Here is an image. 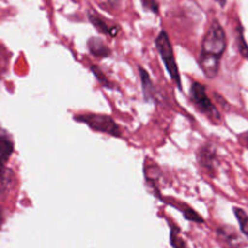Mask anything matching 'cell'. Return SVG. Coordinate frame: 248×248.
Here are the masks:
<instances>
[{"instance_id":"obj_1","label":"cell","mask_w":248,"mask_h":248,"mask_svg":"<svg viewBox=\"0 0 248 248\" xmlns=\"http://www.w3.org/2000/svg\"><path fill=\"white\" fill-rule=\"evenodd\" d=\"M226 49L225 31L217 20L212 21L202 40L200 67L207 78H216L220 68V59Z\"/></svg>"},{"instance_id":"obj_2","label":"cell","mask_w":248,"mask_h":248,"mask_svg":"<svg viewBox=\"0 0 248 248\" xmlns=\"http://www.w3.org/2000/svg\"><path fill=\"white\" fill-rule=\"evenodd\" d=\"M155 45L158 51L159 56H161L162 61H163L166 70L168 71L169 76H170L171 80L176 84L179 89H181V78L180 73H179L178 63H176L175 56H174V50L171 46L170 39H169L168 34L166 31H161L157 38L155 39Z\"/></svg>"},{"instance_id":"obj_3","label":"cell","mask_w":248,"mask_h":248,"mask_svg":"<svg viewBox=\"0 0 248 248\" xmlns=\"http://www.w3.org/2000/svg\"><path fill=\"white\" fill-rule=\"evenodd\" d=\"M73 118L80 123L87 124L90 129L95 132L104 133V134L111 135L113 138H123L121 128L114 122L112 117L102 113H80L76 114Z\"/></svg>"},{"instance_id":"obj_4","label":"cell","mask_w":248,"mask_h":248,"mask_svg":"<svg viewBox=\"0 0 248 248\" xmlns=\"http://www.w3.org/2000/svg\"><path fill=\"white\" fill-rule=\"evenodd\" d=\"M190 97L195 106L216 125H218L221 122V116L219 113L216 105L211 101V99L207 95V89L203 84L199 82H192L190 87Z\"/></svg>"},{"instance_id":"obj_5","label":"cell","mask_w":248,"mask_h":248,"mask_svg":"<svg viewBox=\"0 0 248 248\" xmlns=\"http://www.w3.org/2000/svg\"><path fill=\"white\" fill-rule=\"evenodd\" d=\"M217 237L223 248H243L245 241L235 228L229 225H223L217 229Z\"/></svg>"},{"instance_id":"obj_6","label":"cell","mask_w":248,"mask_h":248,"mask_svg":"<svg viewBox=\"0 0 248 248\" xmlns=\"http://www.w3.org/2000/svg\"><path fill=\"white\" fill-rule=\"evenodd\" d=\"M14 152V141L11 135L0 127V184L3 181L6 171V163Z\"/></svg>"},{"instance_id":"obj_7","label":"cell","mask_w":248,"mask_h":248,"mask_svg":"<svg viewBox=\"0 0 248 248\" xmlns=\"http://www.w3.org/2000/svg\"><path fill=\"white\" fill-rule=\"evenodd\" d=\"M197 159H199L200 166L207 171L209 176H216L217 171V155L216 150L211 145H204L200 147L197 152Z\"/></svg>"},{"instance_id":"obj_8","label":"cell","mask_w":248,"mask_h":248,"mask_svg":"<svg viewBox=\"0 0 248 248\" xmlns=\"http://www.w3.org/2000/svg\"><path fill=\"white\" fill-rule=\"evenodd\" d=\"M88 18H89L90 23L94 26L95 28L97 30V32L101 33V34H106L109 35V37H116L119 32V26H109L107 23V21L105 20L102 16H100L99 14L95 13V11L90 10L88 13Z\"/></svg>"},{"instance_id":"obj_9","label":"cell","mask_w":248,"mask_h":248,"mask_svg":"<svg viewBox=\"0 0 248 248\" xmlns=\"http://www.w3.org/2000/svg\"><path fill=\"white\" fill-rule=\"evenodd\" d=\"M139 75L140 80H141V87H142V94H144V99L146 101H156L159 97L158 92H157L156 87H155L154 82L150 78V75L144 67L139 66Z\"/></svg>"},{"instance_id":"obj_10","label":"cell","mask_w":248,"mask_h":248,"mask_svg":"<svg viewBox=\"0 0 248 248\" xmlns=\"http://www.w3.org/2000/svg\"><path fill=\"white\" fill-rule=\"evenodd\" d=\"M88 50L90 54L95 57H108L111 55V49L105 44L101 38L93 37L89 38L87 42Z\"/></svg>"},{"instance_id":"obj_11","label":"cell","mask_w":248,"mask_h":248,"mask_svg":"<svg viewBox=\"0 0 248 248\" xmlns=\"http://www.w3.org/2000/svg\"><path fill=\"white\" fill-rule=\"evenodd\" d=\"M167 203H169L170 206L176 207L179 211H181V213H184V216H185L186 219H189V220H191V221H195V223H203V218H202V217H200L199 214H197L194 209L190 208L187 204L183 203V202H178V203L167 202Z\"/></svg>"},{"instance_id":"obj_12","label":"cell","mask_w":248,"mask_h":248,"mask_svg":"<svg viewBox=\"0 0 248 248\" xmlns=\"http://www.w3.org/2000/svg\"><path fill=\"white\" fill-rule=\"evenodd\" d=\"M233 213H235V217L237 218L238 224H240L241 231L248 238V214L242 208H238V207L233 208Z\"/></svg>"},{"instance_id":"obj_13","label":"cell","mask_w":248,"mask_h":248,"mask_svg":"<svg viewBox=\"0 0 248 248\" xmlns=\"http://www.w3.org/2000/svg\"><path fill=\"white\" fill-rule=\"evenodd\" d=\"M237 47L241 56L248 60V44L246 43L245 37H243V30L241 28V26H238L237 28Z\"/></svg>"},{"instance_id":"obj_14","label":"cell","mask_w":248,"mask_h":248,"mask_svg":"<svg viewBox=\"0 0 248 248\" xmlns=\"http://www.w3.org/2000/svg\"><path fill=\"white\" fill-rule=\"evenodd\" d=\"M90 70H92V72L94 73V76L96 77L97 82L101 83L102 87H106V88H108V89H113V84H112V83L107 79L106 76L104 75V72H102V71L100 70L97 66L92 65L90 66Z\"/></svg>"},{"instance_id":"obj_15","label":"cell","mask_w":248,"mask_h":248,"mask_svg":"<svg viewBox=\"0 0 248 248\" xmlns=\"http://www.w3.org/2000/svg\"><path fill=\"white\" fill-rule=\"evenodd\" d=\"M170 242L174 248H185V243H184L183 238L179 237V230L174 228V226H171Z\"/></svg>"},{"instance_id":"obj_16","label":"cell","mask_w":248,"mask_h":248,"mask_svg":"<svg viewBox=\"0 0 248 248\" xmlns=\"http://www.w3.org/2000/svg\"><path fill=\"white\" fill-rule=\"evenodd\" d=\"M142 8L145 10L150 11V13L154 14H158L159 8H158V3H157V0H141Z\"/></svg>"},{"instance_id":"obj_17","label":"cell","mask_w":248,"mask_h":248,"mask_svg":"<svg viewBox=\"0 0 248 248\" xmlns=\"http://www.w3.org/2000/svg\"><path fill=\"white\" fill-rule=\"evenodd\" d=\"M214 1H217V3H218L220 6H225V4H226V0H214Z\"/></svg>"},{"instance_id":"obj_18","label":"cell","mask_w":248,"mask_h":248,"mask_svg":"<svg viewBox=\"0 0 248 248\" xmlns=\"http://www.w3.org/2000/svg\"><path fill=\"white\" fill-rule=\"evenodd\" d=\"M1 224H3V214L0 212V228H1Z\"/></svg>"}]
</instances>
